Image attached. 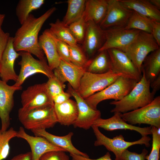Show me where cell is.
Here are the masks:
<instances>
[{
  "label": "cell",
  "mask_w": 160,
  "mask_h": 160,
  "mask_svg": "<svg viewBox=\"0 0 160 160\" xmlns=\"http://www.w3.org/2000/svg\"><path fill=\"white\" fill-rule=\"evenodd\" d=\"M71 62L76 65L86 70L90 59H89L84 52L79 46L69 45Z\"/></svg>",
  "instance_id": "33"
},
{
  "label": "cell",
  "mask_w": 160,
  "mask_h": 160,
  "mask_svg": "<svg viewBox=\"0 0 160 160\" xmlns=\"http://www.w3.org/2000/svg\"><path fill=\"white\" fill-rule=\"evenodd\" d=\"M54 108L57 122L68 126L74 124L78 113L76 101L70 99L62 103L55 104Z\"/></svg>",
  "instance_id": "24"
},
{
  "label": "cell",
  "mask_w": 160,
  "mask_h": 160,
  "mask_svg": "<svg viewBox=\"0 0 160 160\" xmlns=\"http://www.w3.org/2000/svg\"><path fill=\"white\" fill-rule=\"evenodd\" d=\"M91 127L96 137L94 145L95 146H104L108 151L114 154L116 157L115 160H120L123 152L131 146L137 144L144 145L147 147L150 146V142L151 139L148 136L142 137L140 139L134 141H127L121 135L111 139L103 134L97 127L92 125Z\"/></svg>",
  "instance_id": "7"
},
{
  "label": "cell",
  "mask_w": 160,
  "mask_h": 160,
  "mask_svg": "<svg viewBox=\"0 0 160 160\" xmlns=\"http://www.w3.org/2000/svg\"><path fill=\"white\" fill-rule=\"evenodd\" d=\"M72 160H112L111 158V156L109 152H107L103 156L97 159H91L81 155L70 153Z\"/></svg>",
  "instance_id": "42"
},
{
  "label": "cell",
  "mask_w": 160,
  "mask_h": 160,
  "mask_svg": "<svg viewBox=\"0 0 160 160\" xmlns=\"http://www.w3.org/2000/svg\"><path fill=\"white\" fill-rule=\"evenodd\" d=\"M67 92L75 98L78 107V117L73 125L75 128L89 129L97 119L101 118L100 111L91 107L78 92L73 89L69 84L68 85Z\"/></svg>",
  "instance_id": "13"
},
{
  "label": "cell",
  "mask_w": 160,
  "mask_h": 160,
  "mask_svg": "<svg viewBox=\"0 0 160 160\" xmlns=\"http://www.w3.org/2000/svg\"><path fill=\"white\" fill-rule=\"evenodd\" d=\"M160 48L151 34L140 31L133 41L121 50L127 55L141 73L143 63L151 52Z\"/></svg>",
  "instance_id": "4"
},
{
  "label": "cell",
  "mask_w": 160,
  "mask_h": 160,
  "mask_svg": "<svg viewBox=\"0 0 160 160\" xmlns=\"http://www.w3.org/2000/svg\"><path fill=\"white\" fill-rule=\"evenodd\" d=\"M142 77L134 87L121 100L114 101L110 104L115 106L111 113H124L142 107L150 103L154 96L150 91V82L142 71Z\"/></svg>",
  "instance_id": "2"
},
{
  "label": "cell",
  "mask_w": 160,
  "mask_h": 160,
  "mask_svg": "<svg viewBox=\"0 0 160 160\" xmlns=\"http://www.w3.org/2000/svg\"><path fill=\"white\" fill-rule=\"evenodd\" d=\"M10 37L9 33L4 32L1 28H0V62Z\"/></svg>",
  "instance_id": "41"
},
{
  "label": "cell",
  "mask_w": 160,
  "mask_h": 160,
  "mask_svg": "<svg viewBox=\"0 0 160 160\" xmlns=\"http://www.w3.org/2000/svg\"><path fill=\"white\" fill-rule=\"evenodd\" d=\"M38 42L39 47L46 55L49 66L53 71L58 66L61 59L49 29L43 32L38 38Z\"/></svg>",
  "instance_id": "22"
},
{
  "label": "cell",
  "mask_w": 160,
  "mask_h": 160,
  "mask_svg": "<svg viewBox=\"0 0 160 160\" xmlns=\"http://www.w3.org/2000/svg\"><path fill=\"white\" fill-rule=\"evenodd\" d=\"M31 131L35 136L45 138L53 145L63 149L70 153L89 157L87 154L79 151L73 145L71 141L72 137L73 135L72 132H70L65 135L60 136L50 134L44 129H36Z\"/></svg>",
  "instance_id": "21"
},
{
  "label": "cell",
  "mask_w": 160,
  "mask_h": 160,
  "mask_svg": "<svg viewBox=\"0 0 160 160\" xmlns=\"http://www.w3.org/2000/svg\"><path fill=\"white\" fill-rule=\"evenodd\" d=\"M71 96L69 92L64 91L54 97L52 100L54 104H59L69 100Z\"/></svg>",
  "instance_id": "43"
},
{
  "label": "cell",
  "mask_w": 160,
  "mask_h": 160,
  "mask_svg": "<svg viewBox=\"0 0 160 160\" xmlns=\"http://www.w3.org/2000/svg\"><path fill=\"white\" fill-rule=\"evenodd\" d=\"M114 115L107 119L100 118L94 122L93 125L98 128H102L108 131H113L118 129H129L136 131L142 137L151 134V126L140 127L128 124L121 117V113H114Z\"/></svg>",
  "instance_id": "19"
},
{
  "label": "cell",
  "mask_w": 160,
  "mask_h": 160,
  "mask_svg": "<svg viewBox=\"0 0 160 160\" xmlns=\"http://www.w3.org/2000/svg\"><path fill=\"white\" fill-rule=\"evenodd\" d=\"M124 28L139 30L151 34L152 32L150 24L147 18L134 11Z\"/></svg>",
  "instance_id": "31"
},
{
  "label": "cell",
  "mask_w": 160,
  "mask_h": 160,
  "mask_svg": "<svg viewBox=\"0 0 160 160\" xmlns=\"http://www.w3.org/2000/svg\"><path fill=\"white\" fill-rule=\"evenodd\" d=\"M105 41L104 30L93 21L86 22L85 33L82 43L84 51L88 59L98 51Z\"/></svg>",
  "instance_id": "16"
},
{
  "label": "cell",
  "mask_w": 160,
  "mask_h": 160,
  "mask_svg": "<svg viewBox=\"0 0 160 160\" xmlns=\"http://www.w3.org/2000/svg\"><path fill=\"white\" fill-rule=\"evenodd\" d=\"M86 0H68L66 14L62 21L65 25L69 26L77 20L83 16L86 5Z\"/></svg>",
  "instance_id": "29"
},
{
  "label": "cell",
  "mask_w": 160,
  "mask_h": 160,
  "mask_svg": "<svg viewBox=\"0 0 160 160\" xmlns=\"http://www.w3.org/2000/svg\"><path fill=\"white\" fill-rule=\"evenodd\" d=\"M18 115L20 122L25 128L31 130L52 128L57 122L54 105L28 111L20 108Z\"/></svg>",
  "instance_id": "3"
},
{
  "label": "cell",
  "mask_w": 160,
  "mask_h": 160,
  "mask_svg": "<svg viewBox=\"0 0 160 160\" xmlns=\"http://www.w3.org/2000/svg\"><path fill=\"white\" fill-rule=\"evenodd\" d=\"M148 153L145 148H144L140 154L130 151L127 149L122 153L120 160H145Z\"/></svg>",
  "instance_id": "39"
},
{
  "label": "cell",
  "mask_w": 160,
  "mask_h": 160,
  "mask_svg": "<svg viewBox=\"0 0 160 160\" xmlns=\"http://www.w3.org/2000/svg\"><path fill=\"white\" fill-rule=\"evenodd\" d=\"M17 131L13 127L2 131L0 129V160L6 159L10 151L9 143L13 138L16 137Z\"/></svg>",
  "instance_id": "32"
},
{
  "label": "cell",
  "mask_w": 160,
  "mask_h": 160,
  "mask_svg": "<svg viewBox=\"0 0 160 160\" xmlns=\"http://www.w3.org/2000/svg\"><path fill=\"white\" fill-rule=\"evenodd\" d=\"M120 76H122L121 74L114 73L111 70L102 74L85 71L81 80L77 91L85 99L103 90Z\"/></svg>",
  "instance_id": "8"
},
{
  "label": "cell",
  "mask_w": 160,
  "mask_h": 160,
  "mask_svg": "<svg viewBox=\"0 0 160 160\" xmlns=\"http://www.w3.org/2000/svg\"><path fill=\"white\" fill-rule=\"evenodd\" d=\"M124 7L141 15L160 22V11L147 0H119Z\"/></svg>",
  "instance_id": "23"
},
{
  "label": "cell",
  "mask_w": 160,
  "mask_h": 160,
  "mask_svg": "<svg viewBox=\"0 0 160 160\" xmlns=\"http://www.w3.org/2000/svg\"><path fill=\"white\" fill-rule=\"evenodd\" d=\"M10 160H31V152L19 154L14 156Z\"/></svg>",
  "instance_id": "45"
},
{
  "label": "cell",
  "mask_w": 160,
  "mask_h": 160,
  "mask_svg": "<svg viewBox=\"0 0 160 160\" xmlns=\"http://www.w3.org/2000/svg\"><path fill=\"white\" fill-rule=\"evenodd\" d=\"M138 82L122 76L103 90L95 93L85 100L92 108L97 110L98 104L108 99L114 101L121 100L131 91Z\"/></svg>",
  "instance_id": "5"
},
{
  "label": "cell",
  "mask_w": 160,
  "mask_h": 160,
  "mask_svg": "<svg viewBox=\"0 0 160 160\" xmlns=\"http://www.w3.org/2000/svg\"><path fill=\"white\" fill-rule=\"evenodd\" d=\"M111 63L107 50L99 52L93 59H90L85 71L89 73L102 74L111 70Z\"/></svg>",
  "instance_id": "27"
},
{
  "label": "cell",
  "mask_w": 160,
  "mask_h": 160,
  "mask_svg": "<svg viewBox=\"0 0 160 160\" xmlns=\"http://www.w3.org/2000/svg\"><path fill=\"white\" fill-rule=\"evenodd\" d=\"M120 116L125 121L132 125L146 124L157 128L160 127V96L156 97L145 106L121 113Z\"/></svg>",
  "instance_id": "6"
},
{
  "label": "cell",
  "mask_w": 160,
  "mask_h": 160,
  "mask_svg": "<svg viewBox=\"0 0 160 160\" xmlns=\"http://www.w3.org/2000/svg\"><path fill=\"white\" fill-rule=\"evenodd\" d=\"M133 11L124 7L119 0H108L106 14L99 25L103 30L124 28Z\"/></svg>",
  "instance_id": "12"
},
{
  "label": "cell",
  "mask_w": 160,
  "mask_h": 160,
  "mask_svg": "<svg viewBox=\"0 0 160 160\" xmlns=\"http://www.w3.org/2000/svg\"><path fill=\"white\" fill-rule=\"evenodd\" d=\"M16 137L23 139L28 143L31 150V160H39L44 154L50 151L66 152L63 149L53 145L43 137L29 135L21 127L17 131Z\"/></svg>",
  "instance_id": "17"
},
{
  "label": "cell",
  "mask_w": 160,
  "mask_h": 160,
  "mask_svg": "<svg viewBox=\"0 0 160 160\" xmlns=\"http://www.w3.org/2000/svg\"><path fill=\"white\" fill-rule=\"evenodd\" d=\"M55 76L61 82L67 81L72 88L78 91L81 80L85 71L71 62L61 59L58 66L53 70Z\"/></svg>",
  "instance_id": "18"
},
{
  "label": "cell",
  "mask_w": 160,
  "mask_h": 160,
  "mask_svg": "<svg viewBox=\"0 0 160 160\" xmlns=\"http://www.w3.org/2000/svg\"><path fill=\"white\" fill-rule=\"evenodd\" d=\"M52 34L60 59L68 62H71L69 45Z\"/></svg>",
  "instance_id": "37"
},
{
  "label": "cell",
  "mask_w": 160,
  "mask_h": 160,
  "mask_svg": "<svg viewBox=\"0 0 160 160\" xmlns=\"http://www.w3.org/2000/svg\"><path fill=\"white\" fill-rule=\"evenodd\" d=\"M19 56L14 47L13 37L10 36L0 62V78L4 81L13 80L15 82L17 80L18 75L15 71L14 64Z\"/></svg>",
  "instance_id": "20"
},
{
  "label": "cell",
  "mask_w": 160,
  "mask_h": 160,
  "mask_svg": "<svg viewBox=\"0 0 160 160\" xmlns=\"http://www.w3.org/2000/svg\"><path fill=\"white\" fill-rule=\"evenodd\" d=\"M104 30L105 41L98 52L112 48L121 50L130 44L140 31L126 29L124 28H111Z\"/></svg>",
  "instance_id": "14"
},
{
  "label": "cell",
  "mask_w": 160,
  "mask_h": 160,
  "mask_svg": "<svg viewBox=\"0 0 160 160\" xmlns=\"http://www.w3.org/2000/svg\"><path fill=\"white\" fill-rule=\"evenodd\" d=\"M157 128L151 126V135H152V148L150 153L147 155L145 159L147 160H159L160 149V135H158Z\"/></svg>",
  "instance_id": "36"
},
{
  "label": "cell",
  "mask_w": 160,
  "mask_h": 160,
  "mask_svg": "<svg viewBox=\"0 0 160 160\" xmlns=\"http://www.w3.org/2000/svg\"><path fill=\"white\" fill-rule=\"evenodd\" d=\"M63 151H52L42 155L39 160H70L69 156Z\"/></svg>",
  "instance_id": "38"
},
{
  "label": "cell",
  "mask_w": 160,
  "mask_h": 160,
  "mask_svg": "<svg viewBox=\"0 0 160 160\" xmlns=\"http://www.w3.org/2000/svg\"><path fill=\"white\" fill-rule=\"evenodd\" d=\"M141 71L150 83L160 74V48L146 57L143 63Z\"/></svg>",
  "instance_id": "26"
},
{
  "label": "cell",
  "mask_w": 160,
  "mask_h": 160,
  "mask_svg": "<svg viewBox=\"0 0 160 160\" xmlns=\"http://www.w3.org/2000/svg\"><path fill=\"white\" fill-rule=\"evenodd\" d=\"M44 0H20L16 8V14L21 25L32 11L39 8L44 3Z\"/></svg>",
  "instance_id": "30"
},
{
  "label": "cell",
  "mask_w": 160,
  "mask_h": 160,
  "mask_svg": "<svg viewBox=\"0 0 160 160\" xmlns=\"http://www.w3.org/2000/svg\"><path fill=\"white\" fill-rule=\"evenodd\" d=\"M22 89V86L9 85L0 78V119L2 131L7 130L10 125V113L14 106V94Z\"/></svg>",
  "instance_id": "15"
},
{
  "label": "cell",
  "mask_w": 160,
  "mask_h": 160,
  "mask_svg": "<svg viewBox=\"0 0 160 160\" xmlns=\"http://www.w3.org/2000/svg\"><path fill=\"white\" fill-rule=\"evenodd\" d=\"M56 9L55 7H52L38 17L30 14L13 37V45L16 52H29L40 60L45 58L39 45L38 34L45 22Z\"/></svg>",
  "instance_id": "1"
},
{
  "label": "cell",
  "mask_w": 160,
  "mask_h": 160,
  "mask_svg": "<svg viewBox=\"0 0 160 160\" xmlns=\"http://www.w3.org/2000/svg\"><path fill=\"white\" fill-rule=\"evenodd\" d=\"M86 25V22L83 15L80 18L68 26L77 43H82L85 33Z\"/></svg>",
  "instance_id": "34"
},
{
  "label": "cell",
  "mask_w": 160,
  "mask_h": 160,
  "mask_svg": "<svg viewBox=\"0 0 160 160\" xmlns=\"http://www.w3.org/2000/svg\"><path fill=\"white\" fill-rule=\"evenodd\" d=\"M150 87L152 89L151 92L153 95L154 96L156 92L160 88V74L153 81L150 83Z\"/></svg>",
  "instance_id": "44"
},
{
  "label": "cell",
  "mask_w": 160,
  "mask_h": 160,
  "mask_svg": "<svg viewBox=\"0 0 160 160\" xmlns=\"http://www.w3.org/2000/svg\"><path fill=\"white\" fill-rule=\"evenodd\" d=\"M108 0H86L83 16L86 22L92 21L99 25L107 12Z\"/></svg>",
  "instance_id": "25"
},
{
  "label": "cell",
  "mask_w": 160,
  "mask_h": 160,
  "mask_svg": "<svg viewBox=\"0 0 160 160\" xmlns=\"http://www.w3.org/2000/svg\"><path fill=\"white\" fill-rule=\"evenodd\" d=\"M111 63V70L115 73L121 74L122 76L134 80L137 82L142 74L135 66L124 52L116 49L107 50Z\"/></svg>",
  "instance_id": "11"
},
{
  "label": "cell",
  "mask_w": 160,
  "mask_h": 160,
  "mask_svg": "<svg viewBox=\"0 0 160 160\" xmlns=\"http://www.w3.org/2000/svg\"><path fill=\"white\" fill-rule=\"evenodd\" d=\"M21 57L18 64L20 69L17 81L14 84L19 87L29 76L36 73L43 74L49 78L54 76L53 71L49 67L46 58L36 59L31 53L24 51L19 53Z\"/></svg>",
  "instance_id": "9"
},
{
  "label": "cell",
  "mask_w": 160,
  "mask_h": 160,
  "mask_svg": "<svg viewBox=\"0 0 160 160\" xmlns=\"http://www.w3.org/2000/svg\"><path fill=\"white\" fill-rule=\"evenodd\" d=\"M48 79L45 83L46 87L48 93L52 99L55 96L64 92L65 85L55 76Z\"/></svg>",
  "instance_id": "35"
},
{
  "label": "cell",
  "mask_w": 160,
  "mask_h": 160,
  "mask_svg": "<svg viewBox=\"0 0 160 160\" xmlns=\"http://www.w3.org/2000/svg\"><path fill=\"white\" fill-rule=\"evenodd\" d=\"M21 98V108L26 111L54 105L47 92L45 83L28 87L22 92Z\"/></svg>",
  "instance_id": "10"
},
{
  "label": "cell",
  "mask_w": 160,
  "mask_h": 160,
  "mask_svg": "<svg viewBox=\"0 0 160 160\" xmlns=\"http://www.w3.org/2000/svg\"><path fill=\"white\" fill-rule=\"evenodd\" d=\"M5 16V14H0V28H1V26L4 21Z\"/></svg>",
  "instance_id": "47"
},
{
  "label": "cell",
  "mask_w": 160,
  "mask_h": 160,
  "mask_svg": "<svg viewBox=\"0 0 160 160\" xmlns=\"http://www.w3.org/2000/svg\"><path fill=\"white\" fill-rule=\"evenodd\" d=\"M153 6L159 9H160V0H149Z\"/></svg>",
  "instance_id": "46"
},
{
  "label": "cell",
  "mask_w": 160,
  "mask_h": 160,
  "mask_svg": "<svg viewBox=\"0 0 160 160\" xmlns=\"http://www.w3.org/2000/svg\"><path fill=\"white\" fill-rule=\"evenodd\" d=\"M146 18L150 23L151 28V34L158 45L160 47V22H157Z\"/></svg>",
  "instance_id": "40"
},
{
  "label": "cell",
  "mask_w": 160,
  "mask_h": 160,
  "mask_svg": "<svg viewBox=\"0 0 160 160\" xmlns=\"http://www.w3.org/2000/svg\"><path fill=\"white\" fill-rule=\"evenodd\" d=\"M49 30L56 37L71 46H78V43L73 36L68 26L57 19L54 23H49Z\"/></svg>",
  "instance_id": "28"
}]
</instances>
